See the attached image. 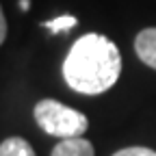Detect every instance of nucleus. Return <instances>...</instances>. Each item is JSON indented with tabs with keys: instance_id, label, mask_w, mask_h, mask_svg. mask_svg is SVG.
Here are the masks:
<instances>
[{
	"instance_id": "nucleus-2",
	"label": "nucleus",
	"mask_w": 156,
	"mask_h": 156,
	"mask_svg": "<svg viewBox=\"0 0 156 156\" xmlns=\"http://www.w3.org/2000/svg\"><path fill=\"white\" fill-rule=\"evenodd\" d=\"M33 115L44 132H48L50 136H58V139H76V136H83L89 128L87 117L80 111L69 108L56 100L37 102Z\"/></svg>"
},
{
	"instance_id": "nucleus-6",
	"label": "nucleus",
	"mask_w": 156,
	"mask_h": 156,
	"mask_svg": "<svg viewBox=\"0 0 156 156\" xmlns=\"http://www.w3.org/2000/svg\"><path fill=\"white\" fill-rule=\"evenodd\" d=\"M78 24V20L74 15H58L54 20H48V22H44V26L50 30V33H67L69 28H74Z\"/></svg>"
},
{
	"instance_id": "nucleus-4",
	"label": "nucleus",
	"mask_w": 156,
	"mask_h": 156,
	"mask_svg": "<svg viewBox=\"0 0 156 156\" xmlns=\"http://www.w3.org/2000/svg\"><path fill=\"white\" fill-rule=\"evenodd\" d=\"M50 156H95L93 154V145L83 139V136H76V139H61Z\"/></svg>"
},
{
	"instance_id": "nucleus-5",
	"label": "nucleus",
	"mask_w": 156,
	"mask_h": 156,
	"mask_svg": "<svg viewBox=\"0 0 156 156\" xmlns=\"http://www.w3.org/2000/svg\"><path fill=\"white\" fill-rule=\"evenodd\" d=\"M0 156H37L33 145L22 136H9L0 143Z\"/></svg>"
},
{
	"instance_id": "nucleus-8",
	"label": "nucleus",
	"mask_w": 156,
	"mask_h": 156,
	"mask_svg": "<svg viewBox=\"0 0 156 156\" xmlns=\"http://www.w3.org/2000/svg\"><path fill=\"white\" fill-rule=\"evenodd\" d=\"M7 37V20H5V13H2V7H0V46H2Z\"/></svg>"
},
{
	"instance_id": "nucleus-3",
	"label": "nucleus",
	"mask_w": 156,
	"mask_h": 156,
	"mask_svg": "<svg viewBox=\"0 0 156 156\" xmlns=\"http://www.w3.org/2000/svg\"><path fill=\"white\" fill-rule=\"evenodd\" d=\"M134 52L147 67L156 69V28H143L136 35Z\"/></svg>"
},
{
	"instance_id": "nucleus-7",
	"label": "nucleus",
	"mask_w": 156,
	"mask_h": 156,
	"mask_svg": "<svg viewBox=\"0 0 156 156\" xmlns=\"http://www.w3.org/2000/svg\"><path fill=\"white\" fill-rule=\"evenodd\" d=\"M113 156H156V152L150 150V147L134 145V147H124V150H119V152H115Z\"/></svg>"
},
{
	"instance_id": "nucleus-9",
	"label": "nucleus",
	"mask_w": 156,
	"mask_h": 156,
	"mask_svg": "<svg viewBox=\"0 0 156 156\" xmlns=\"http://www.w3.org/2000/svg\"><path fill=\"white\" fill-rule=\"evenodd\" d=\"M20 7H22V9H28V7H30V2H28V0H22V2H20Z\"/></svg>"
},
{
	"instance_id": "nucleus-1",
	"label": "nucleus",
	"mask_w": 156,
	"mask_h": 156,
	"mask_svg": "<svg viewBox=\"0 0 156 156\" xmlns=\"http://www.w3.org/2000/svg\"><path fill=\"white\" fill-rule=\"evenodd\" d=\"M122 74V54L108 37L89 33L80 37L63 61L65 83L85 95L108 91Z\"/></svg>"
}]
</instances>
